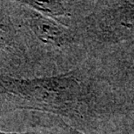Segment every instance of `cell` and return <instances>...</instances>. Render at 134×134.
I'll return each mask as SVG.
<instances>
[{
	"label": "cell",
	"instance_id": "obj_3",
	"mask_svg": "<svg viewBox=\"0 0 134 134\" xmlns=\"http://www.w3.org/2000/svg\"><path fill=\"white\" fill-rule=\"evenodd\" d=\"M0 134H16V133H4V132H0ZM25 134H29V133H25Z\"/></svg>",
	"mask_w": 134,
	"mask_h": 134
},
{
	"label": "cell",
	"instance_id": "obj_1",
	"mask_svg": "<svg viewBox=\"0 0 134 134\" xmlns=\"http://www.w3.org/2000/svg\"><path fill=\"white\" fill-rule=\"evenodd\" d=\"M33 25L35 31L43 40H47L51 43H58L63 37L62 30L49 20H35Z\"/></svg>",
	"mask_w": 134,
	"mask_h": 134
},
{
	"label": "cell",
	"instance_id": "obj_2",
	"mask_svg": "<svg viewBox=\"0 0 134 134\" xmlns=\"http://www.w3.org/2000/svg\"><path fill=\"white\" fill-rule=\"evenodd\" d=\"M29 5L32 6L34 9H37L42 12L44 14L50 16H58L64 14V9L57 2H37V1H27Z\"/></svg>",
	"mask_w": 134,
	"mask_h": 134
}]
</instances>
